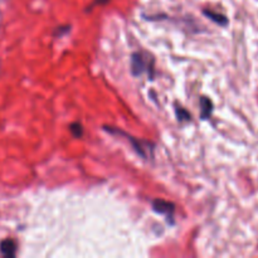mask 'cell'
<instances>
[{"label": "cell", "instance_id": "cell-1", "mask_svg": "<svg viewBox=\"0 0 258 258\" xmlns=\"http://www.w3.org/2000/svg\"><path fill=\"white\" fill-rule=\"evenodd\" d=\"M131 72L134 76H141L144 73L153 80L154 77V58L145 52H136L131 57Z\"/></svg>", "mask_w": 258, "mask_h": 258}, {"label": "cell", "instance_id": "cell-9", "mask_svg": "<svg viewBox=\"0 0 258 258\" xmlns=\"http://www.w3.org/2000/svg\"><path fill=\"white\" fill-rule=\"evenodd\" d=\"M97 2L98 3H106V2H107V0H97Z\"/></svg>", "mask_w": 258, "mask_h": 258}, {"label": "cell", "instance_id": "cell-8", "mask_svg": "<svg viewBox=\"0 0 258 258\" xmlns=\"http://www.w3.org/2000/svg\"><path fill=\"white\" fill-rule=\"evenodd\" d=\"M70 130H71V133L76 136V138H81L83 134V127L80 122H73L72 125L70 126Z\"/></svg>", "mask_w": 258, "mask_h": 258}, {"label": "cell", "instance_id": "cell-4", "mask_svg": "<svg viewBox=\"0 0 258 258\" xmlns=\"http://www.w3.org/2000/svg\"><path fill=\"white\" fill-rule=\"evenodd\" d=\"M199 102H201V118L202 120H208L213 112V102L206 96L201 97Z\"/></svg>", "mask_w": 258, "mask_h": 258}, {"label": "cell", "instance_id": "cell-6", "mask_svg": "<svg viewBox=\"0 0 258 258\" xmlns=\"http://www.w3.org/2000/svg\"><path fill=\"white\" fill-rule=\"evenodd\" d=\"M204 15H206L207 18H209L211 20H213L214 23H217V24L219 25H227L228 24V19L226 18V15L221 14V13H217L214 12V10H203Z\"/></svg>", "mask_w": 258, "mask_h": 258}, {"label": "cell", "instance_id": "cell-2", "mask_svg": "<svg viewBox=\"0 0 258 258\" xmlns=\"http://www.w3.org/2000/svg\"><path fill=\"white\" fill-rule=\"evenodd\" d=\"M105 130L108 131V133H112V134H122L123 136H125L126 139H127L128 141H131V144H133V148L135 149L136 153L139 154V155L143 156L144 159H146L149 156V151L150 150H154L153 145H151L150 143H146V141H139V140H135V139L133 138V136L127 135L126 133H123V131H120V130H113V128H110L108 126H105Z\"/></svg>", "mask_w": 258, "mask_h": 258}, {"label": "cell", "instance_id": "cell-7", "mask_svg": "<svg viewBox=\"0 0 258 258\" xmlns=\"http://www.w3.org/2000/svg\"><path fill=\"white\" fill-rule=\"evenodd\" d=\"M176 116H178L179 121H189L191 118L190 113L183 107H176Z\"/></svg>", "mask_w": 258, "mask_h": 258}, {"label": "cell", "instance_id": "cell-5", "mask_svg": "<svg viewBox=\"0 0 258 258\" xmlns=\"http://www.w3.org/2000/svg\"><path fill=\"white\" fill-rule=\"evenodd\" d=\"M17 251V243L13 239H4L0 242V252L5 257H14Z\"/></svg>", "mask_w": 258, "mask_h": 258}, {"label": "cell", "instance_id": "cell-3", "mask_svg": "<svg viewBox=\"0 0 258 258\" xmlns=\"http://www.w3.org/2000/svg\"><path fill=\"white\" fill-rule=\"evenodd\" d=\"M154 212L159 214H163L166 217L169 223H174V212H175V206L170 202L163 201V199H155L153 201Z\"/></svg>", "mask_w": 258, "mask_h": 258}]
</instances>
